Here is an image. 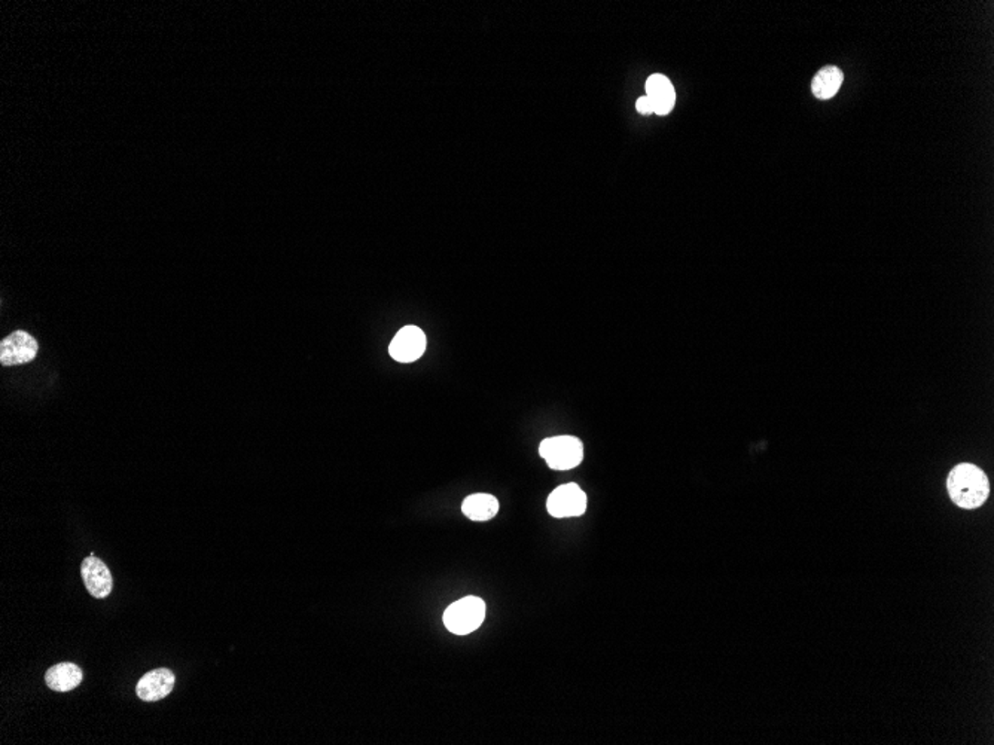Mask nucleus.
<instances>
[{
	"instance_id": "nucleus-11",
	"label": "nucleus",
	"mask_w": 994,
	"mask_h": 745,
	"mask_svg": "<svg viewBox=\"0 0 994 745\" xmlns=\"http://www.w3.org/2000/svg\"><path fill=\"white\" fill-rule=\"evenodd\" d=\"M462 512L465 516L472 519V521L483 523V521L495 518L497 512H499V502H497L495 495H486V493L472 495L465 498Z\"/></svg>"
},
{
	"instance_id": "nucleus-3",
	"label": "nucleus",
	"mask_w": 994,
	"mask_h": 745,
	"mask_svg": "<svg viewBox=\"0 0 994 745\" xmlns=\"http://www.w3.org/2000/svg\"><path fill=\"white\" fill-rule=\"evenodd\" d=\"M539 454L551 469H575L584 458V445L573 436H556L540 442Z\"/></svg>"
},
{
	"instance_id": "nucleus-13",
	"label": "nucleus",
	"mask_w": 994,
	"mask_h": 745,
	"mask_svg": "<svg viewBox=\"0 0 994 745\" xmlns=\"http://www.w3.org/2000/svg\"><path fill=\"white\" fill-rule=\"evenodd\" d=\"M636 107H638V110L641 115L655 114L652 102H651V98L648 97V96L639 98L638 103H636Z\"/></svg>"
},
{
	"instance_id": "nucleus-10",
	"label": "nucleus",
	"mask_w": 994,
	"mask_h": 745,
	"mask_svg": "<svg viewBox=\"0 0 994 745\" xmlns=\"http://www.w3.org/2000/svg\"><path fill=\"white\" fill-rule=\"evenodd\" d=\"M646 96L651 98L653 110L660 117L669 115L676 102L673 86L664 75H652L646 81Z\"/></svg>"
},
{
	"instance_id": "nucleus-7",
	"label": "nucleus",
	"mask_w": 994,
	"mask_h": 745,
	"mask_svg": "<svg viewBox=\"0 0 994 745\" xmlns=\"http://www.w3.org/2000/svg\"><path fill=\"white\" fill-rule=\"evenodd\" d=\"M82 579L94 598L105 599L114 589V579L109 567L97 556H89L82 561Z\"/></svg>"
},
{
	"instance_id": "nucleus-8",
	"label": "nucleus",
	"mask_w": 994,
	"mask_h": 745,
	"mask_svg": "<svg viewBox=\"0 0 994 745\" xmlns=\"http://www.w3.org/2000/svg\"><path fill=\"white\" fill-rule=\"evenodd\" d=\"M176 677L167 668L154 669L145 674L136 686L138 697L145 702H155L170 695L175 688Z\"/></svg>"
},
{
	"instance_id": "nucleus-4",
	"label": "nucleus",
	"mask_w": 994,
	"mask_h": 745,
	"mask_svg": "<svg viewBox=\"0 0 994 745\" xmlns=\"http://www.w3.org/2000/svg\"><path fill=\"white\" fill-rule=\"evenodd\" d=\"M547 509L554 518L580 516L587 511V495L577 484H566L552 491Z\"/></svg>"
},
{
	"instance_id": "nucleus-2",
	"label": "nucleus",
	"mask_w": 994,
	"mask_h": 745,
	"mask_svg": "<svg viewBox=\"0 0 994 745\" xmlns=\"http://www.w3.org/2000/svg\"><path fill=\"white\" fill-rule=\"evenodd\" d=\"M486 617V603L478 597L465 598L451 604L444 613V625L456 636H466L481 627Z\"/></svg>"
},
{
	"instance_id": "nucleus-12",
	"label": "nucleus",
	"mask_w": 994,
	"mask_h": 745,
	"mask_svg": "<svg viewBox=\"0 0 994 745\" xmlns=\"http://www.w3.org/2000/svg\"><path fill=\"white\" fill-rule=\"evenodd\" d=\"M843 81H845V75L836 66H826L813 77V96L819 100H829L838 93Z\"/></svg>"
},
{
	"instance_id": "nucleus-6",
	"label": "nucleus",
	"mask_w": 994,
	"mask_h": 745,
	"mask_svg": "<svg viewBox=\"0 0 994 745\" xmlns=\"http://www.w3.org/2000/svg\"><path fill=\"white\" fill-rule=\"evenodd\" d=\"M426 335L417 326H405L402 328L394 340L390 342V356L401 363H411L423 356L426 352Z\"/></svg>"
},
{
	"instance_id": "nucleus-9",
	"label": "nucleus",
	"mask_w": 994,
	"mask_h": 745,
	"mask_svg": "<svg viewBox=\"0 0 994 745\" xmlns=\"http://www.w3.org/2000/svg\"><path fill=\"white\" fill-rule=\"evenodd\" d=\"M84 672L74 662L54 665L45 674V683L54 692H70L81 685Z\"/></svg>"
},
{
	"instance_id": "nucleus-1",
	"label": "nucleus",
	"mask_w": 994,
	"mask_h": 745,
	"mask_svg": "<svg viewBox=\"0 0 994 745\" xmlns=\"http://www.w3.org/2000/svg\"><path fill=\"white\" fill-rule=\"evenodd\" d=\"M947 490L954 505L962 509H977L989 498L990 485L979 467L963 463L954 467L947 479Z\"/></svg>"
},
{
	"instance_id": "nucleus-5",
	"label": "nucleus",
	"mask_w": 994,
	"mask_h": 745,
	"mask_svg": "<svg viewBox=\"0 0 994 745\" xmlns=\"http://www.w3.org/2000/svg\"><path fill=\"white\" fill-rule=\"evenodd\" d=\"M37 341L26 331H15L0 342V363L4 366L23 365L36 357Z\"/></svg>"
}]
</instances>
